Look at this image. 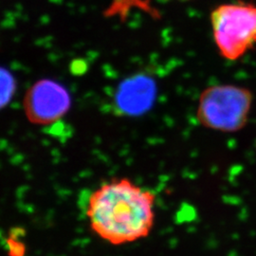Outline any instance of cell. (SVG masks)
I'll return each mask as SVG.
<instances>
[{
	"label": "cell",
	"instance_id": "6da1fadb",
	"mask_svg": "<svg viewBox=\"0 0 256 256\" xmlns=\"http://www.w3.org/2000/svg\"><path fill=\"white\" fill-rule=\"evenodd\" d=\"M155 206L153 191L128 178H112L90 196L86 218L99 238L119 246L150 234L155 224Z\"/></svg>",
	"mask_w": 256,
	"mask_h": 256
},
{
	"label": "cell",
	"instance_id": "7a4b0ae2",
	"mask_svg": "<svg viewBox=\"0 0 256 256\" xmlns=\"http://www.w3.org/2000/svg\"><path fill=\"white\" fill-rule=\"evenodd\" d=\"M210 27L220 54L238 61L256 48V4L247 1L225 3L210 16Z\"/></svg>",
	"mask_w": 256,
	"mask_h": 256
},
{
	"label": "cell",
	"instance_id": "3957f363",
	"mask_svg": "<svg viewBox=\"0 0 256 256\" xmlns=\"http://www.w3.org/2000/svg\"><path fill=\"white\" fill-rule=\"evenodd\" d=\"M254 95L236 84H216L203 90L198 100L196 118L202 126L232 133L247 126Z\"/></svg>",
	"mask_w": 256,
	"mask_h": 256
},
{
	"label": "cell",
	"instance_id": "277c9868",
	"mask_svg": "<svg viewBox=\"0 0 256 256\" xmlns=\"http://www.w3.org/2000/svg\"><path fill=\"white\" fill-rule=\"evenodd\" d=\"M30 99L32 115L43 120L58 116L64 111V104H66L62 88L50 84L36 86Z\"/></svg>",
	"mask_w": 256,
	"mask_h": 256
},
{
	"label": "cell",
	"instance_id": "5b68a950",
	"mask_svg": "<svg viewBox=\"0 0 256 256\" xmlns=\"http://www.w3.org/2000/svg\"></svg>",
	"mask_w": 256,
	"mask_h": 256
}]
</instances>
